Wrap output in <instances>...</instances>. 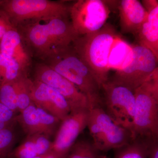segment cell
<instances>
[{
    "label": "cell",
    "mask_w": 158,
    "mask_h": 158,
    "mask_svg": "<svg viewBox=\"0 0 158 158\" xmlns=\"http://www.w3.org/2000/svg\"><path fill=\"white\" fill-rule=\"evenodd\" d=\"M35 80L53 88L68 102L70 113L90 109L87 97L73 84L52 69L45 63H40L35 69Z\"/></svg>",
    "instance_id": "obj_10"
},
{
    "label": "cell",
    "mask_w": 158,
    "mask_h": 158,
    "mask_svg": "<svg viewBox=\"0 0 158 158\" xmlns=\"http://www.w3.org/2000/svg\"><path fill=\"white\" fill-rule=\"evenodd\" d=\"M66 156L59 154L51 151L48 156L47 158H65Z\"/></svg>",
    "instance_id": "obj_29"
},
{
    "label": "cell",
    "mask_w": 158,
    "mask_h": 158,
    "mask_svg": "<svg viewBox=\"0 0 158 158\" xmlns=\"http://www.w3.org/2000/svg\"><path fill=\"white\" fill-rule=\"evenodd\" d=\"M118 35L114 27L106 23L96 32L79 36L73 43L75 50L91 71L101 88L109 80V56Z\"/></svg>",
    "instance_id": "obj_3"
},
{
    "label": "cell",
    "mask_w": 158,
    "mask_h": 158,
    "mask_svg": "<svg viewBox=\"0 0 158 158\" xmlns=\"http://www.w3.org/2000/svg\"><path fill=\"white\" fill-rule=\"evenodd\" d=\"M88 114L89 110L70 113L61 121L52 142L51 151L67 156L79 135L87 127Z\"/></svg>",
    "instance_id": "obj_11"
},
{
    "label": "cell",
    "mask_w": 158,
    "mask_h": 158,
    "mask_svg": "<svg viewBox=\"0 0 158 158\" xmlns=\"http://www.w3.org/2000/svg\"><path fill=\"white\" fill-rule=\"evenodd\" d=\"M110 12L107 1L79 0L69 7V15L74 29L81 36L102 29Z\"/></svg>",
    "instance_id": "obj_9"
},
{
    "label": "cell",
    "mask_w": 158,
    "mask_h": 158,
    "mask_svg": "<svg viewBox=\"0 0 158 158\" xmlns=\"http://www.w3.org/2000/svg\"><path fill=\"white\" fill-rule=\"evenodd\" d=\"M32 80L26 76H23L15 81L16 96H17L18 110L21 112L32 103L30 96V89Z\"/></svg>",
    "instance_id": "obj_21"
},
{
    "label": "cell",
    "mask_w": 158,
    "mask_h": 158,
    "mask_svg": "<svg viewBox=\"0 0 158 158\" xmlns=\"http://www.w3.org/2000/svg\"><path fill=\"white\" fill-rule=\"evenodd\" d=\"M99 152L93 142L80 140L76 141L65 158H97Z\"/></svg>",
    "instance_id": "obj_22"
},
{
    "label": "cell",
    "mask_w": 158,
    "mask_h": 158,
    "mask_svg": "<svg viewBox=\"0 0 158 158\" xmlns=\"http://www.w3.org/2000/svg\"><path fill=\"white\" fill-rule=\"evenodd\" d=\"M15 120L19 123L27 136L41 134L37 108L33 102L19 115H16Z\"/></svg>",
    "instance_id": "obj_20"
},
{
    "label": "cell",
    "mask_w": 158,
    "mask_h": 158,
    "mask_svg": "<svg viewBox=\"0 0 158 158\" xmlns=\"http://www.w3.org/2000/svg\"><path fill=\"white\" fill-rule=\"evenodd\" d=\"M69 7L62 2L49 0H0V10L13 25L31 19L45 20L68 16Z\"/></svg>",
    "instance_id": "obj_6"
},
{
    "label": "cell",
    "mask_w": 158,
    "mask_h": 158,
    "mask_svg": "<svg viewBox=\"0 0 158 158\" xmlns=\"http://www.w3.org/2000/svg\"><path fill=\"white\" fill-rule=\"evenodd\" d=\"M16 139L13 126L0 130V158H11Z\"/></svg>",
    "instance_id": "obj_25"
},
{
    "label": "cell",
    "mask_w": 158,
    "mask_h": 158,
    "mask_svg": "<svg viewBox=\"0 0 158 158\" xmlns=\"http://www.w3.org/2000/svg\"><path fill=\"white\" fill-rule=\"evenodd\" d=\"M102 107L116 124L131 131L135 106V93L108 80L102 85Z\"/></svg>",
    "instance_id": "obj_7"
},
{
    "label": "cell",
    "mask_w": 158,
    "mask_h": 158,
    "mask_svg": "<svg viewBox=\"0 0 158 158\" xmlns=\"http://www.w3.org/2000/svg\"><path fill=\"white\" fill-rule=\"evenodd\" d=\"M132 57V45L128 43L118 35L110 50L109 58L110 69L121 70L130 63Z\"/></svg>",
    "instance_id": "obj_17"
},
{
    "label": "cell",
    "mask_w": 158,
    "mask_h": 158,
    "mask_svg": "<svg viewBox=\"0 0 158 158\" xmlns=\"http://www.w3.org/2000/svg\"><path fill=\"white\" fill-rule=\"evenodd\" d=\"M97 158H110L109 156L106 155H99Z\"/></svg>",
    "instance_id": "obj_30"
},
{
    "label": "cell",
    "mask_w": 158,
    "mask_h": 158,
    "mask_svg": "<svg viewBox=\"0 0 158 158\" xmlns=\"http://www.w3.org/2000/svg\"><path fill=\"white\" fill-rule=\"evenodd\" d=\"M158 59L150 50L132 45V57L124 68L116 71L111 81L135 91L146 82L158 68Z\"/></svg>",
    "instance_id": "obj_8"
},
{
    "label": "cell",
    "mask_w": 158,
    "mask_h": 158,
    "mask_svg": "<svg viewBox=\"0 0 158 158\" xmlns=\"http://www.w3.org/2000/svg\"><path fill=\"white\" fill-rule=\"evenodd\" d=\"M24 72L15 59L0 53V84L15 81L26 76Z\"/></svg>",
    "instance_id": "obj_19"
},
{
    "label": "cell",
    "mask_w": 158,
    "mask_h": 158,
    "mask_svg": "<svg viewBox=\"0 0 158 158\" xmlns=\"http://www.w3.org/2000/svg\"><path fill=\"white\" fill-rule=\"evenodd\" d=\"M14 27L9 17L0 10V40L8 30Z\"/></svg>",
    "instance_id": "obj_27"
},
{
    "label": "cell",
    "mask_w": 158,
    "mask_h": 158,
    "mask_svg": "<svg viewBox=\"0 0 158 158\" xmlns=\"http://www.w3.org/2000/svg\"><path fill=\"white\" fill-rule=\"evenodd\" d=\"M87 127L93 144L99 152L117 149L134 138L131 131L115 123L102 106L89 110Z\"/></svg>",
    "instance_id": "obj_5"
},
{
    "label": "cell",
    "mask_w": 158,
    "mask_h": 158,
    "mask_svg": "<svg viewBox=\"0 0 158 158\" xmlns=\"http://www.w3.org/2000/svg\"><path fill=\"white\" fill-rule=\"evenodd\" d=\"M15 113L0 103V130L11 127L16 123Z\"/></svg>",
    "instance_id": "obj_26"
},
{
    "label": "cell",
    "mask_w": 158,
    "mask_h": 158,
    "mask_svg": "<svg viewBox=\"0 0 158 158\" xmlns=\"http://www.w3.org/2000/svg\"><path fill=\"white\" fill-rule=\"evenodd\" d=\"M36 108L41 134L50 139L54 135H56L61 121L57 117L42 109Z\"/></svg>",
    "instance_id": "obj_23"
},
{
    "label": "cell",
    "mask_w": 158,
    "mask_h": 158,
    "mask_svg": "<svg viewBox=\"0 0 158 158\" xmlns=\"http://www.w3.org/2000/svg\"><path fill=\"white\" fill-rule=\"evenodd\" d=\"M30 96L31 101L36 107L40 108L58 118L57 108L60 103L61 95L56 90L34 80L31 82Z\"/></svg>",
    "instance_id": "obj_15"
},
{
    "label": "cell",
    "mask_w": 158,
    "mask_h": 158,
    "mask_svg": "<svg viewBox=\"0 0 158 158\" xmlns=\"http://www.w3.org/2000/svg\"><path fill=\"white\" fill-rule=\"evenodd\" d=\"M147 18L135 35L138 45L150 50L158 59V1L143 0Z\"/></svg>",
    "instance_id": "obj_12"
},
{
    "label": "cell",
    "mask_w": 158,
    "mask_h": 158,
    "mask_svg": "<svg viewBox=\"0 0 158 158\" xmlns=\"http://www.w3.org/2000/svg\"><path fill=\"white\" fill-rule=\"evenodd\" d=\"M24 29V37L36 55L45 60L59 49L72 45L79 37L68 16L35 21Z\"/></svg>",
    "instance_id": "obj_1"
},
{
    "label": "cell",
    "mask_w": 158,
    "mask_h": 158,
    "mask_svg": "<svg viewBox=\"0 0 158 158\" xmlns=\"http://www.w3.org/2000/svg\"><path fill=\"white\" fill-rule=\"evenodd\" d=\"M147 158H158V140L154 141L151 145Z\"/></svg>",
    "instance_id": "obj_28"
},
{
    "label": "cell",
    "mask_w": 158,
    "mask_h": 158,
    "mask_svg": "<svg viewBox=\"0 0 158 158\" xmlns=\"http://www.w3.org/2000/svg\"><path fill=\"white\" fill-rule=\"evenodd\" d=\"M48 143L45 137L40 134L27 136L19 146L14 148L11 158H33L47 153Z\"/></svg>",
    "instance_id": "obj_16"
},
{
    "label": "cell",
    "mask_w": 158,
    "mask_h": 158,
    "mask_svg": "<svg viewBox=\"0 0 158 158\" xmlns=\"http://www.w3.org/2000/svg\"><path fill=\"white\" fill-rule=\"evenodd\" d=\"M154 141L147 137H136L128 144L115 149L114 158H147Z\"/></svg>",
    "instance_id": "obj_18"
},
{
    "label": "cell",
    "mask_w": 158,
    "mask_h": 158,
    "mask_svg": "<svg viewBox=\"0 0 158 158\" xmlns=\"http://www.w3.org/2000/svg\"><path fill=\"white\" fill-rule=\"evenodd\" d=\"M118 2L121 32L135 36L147 18V11L138 0H122Z\"/></svg>",
    "instance_id": "obj_13"
},
{
    "label": "cell",
    "mask_w": 158,
    "mask_h": 158,
    "mask_svg": "<svg viewBox=\"0 0 158 158\" xmlns=\"http://www.w3.org/2000/svg\"><path fill=\"white\" fill-rule=\"evenodd\" d=\"M0 53L14 58L24 72L30 66L31 58L19 32L12 28L8 30L0 40Z\"/></svg>",
    "instance_id": "obj_14"
},
{
    "label": "cell",
    "mask_w": 158,
    "mask_h": 158,
    "mask_svg": "<svg viewBox=\"0 0 158 158\" xmlns=\"http://www.w3.org/2000/svg\"><path fill=\"white\" fill-rule=\"evenodd\" d=\"M135 106L131 132L133 138L158 140V68L134 91Z\"/></svg>",
    "instance_id": "obj_4"
},
{
    "label": "cell",
    "mask_w": 158,
    "mask_h": 158,
    "mask_svg": "<svg viewBox=\"0 0 158 158\" xmlns=\"http://www.w3.org/2000/svg\"><path fill=\"white\" fill-rule=\"evenodd\" d=\"M45 61V64L72 82L87 97L90 109L102 106L101 88L72 45L59 49Z\"/></svg>",
    "instance_id": "obj_2"
},
{
    "label": "cell",
    "mask_w": 158,
    "mask_h": 158,
    "mask_svg": "<svg viewBox=\"0 0 158 158\" xmlns=\"http://www.w3.org/2000/svg\"><path fill=\"white\" fill-rule=\"evenodd\" d=\"M0 103L15 113L18 111L15 82L0 84Z\"/></svg>",
    "instance_id": "obj_24"
}]
</instances>
